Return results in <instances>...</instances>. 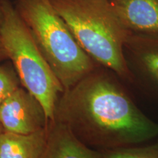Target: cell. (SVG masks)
Here are the masks:
<instances>
[{"instance_id": "7a4b0ae2", "label": "cell", "mask_w": 158, "mask_h": 158, "mask_svg": "<svg viewBox=\"0 0 158 158\" xmlns=\"http://www.w3.org/2000/svg\"><path fill=\"white\" fill-rule=\"evenodd\" d=\"M82 48L97 64L131 83L124 45L131 31L124 27L109 0H50Z\"/></svg>"}, {"instance_id": "8992f818", "label": "cell", "mask_w": 158, "mask_h": 158, "mask_svg": "<svg viewBox=\"0 0 158 158\" xmlns=\"http://www.w3.org/2000/svg\"><path fill=\"white\" fill-rule=\"evenodd\" d=\"M50 122L42 104L19 86L0 104V124L5 131L28 134L48 127Z\"/></svg>"}, {"instance_id": "3957f363", "label": "cell", "mask_w": 158, "mask_h": 158, "mask_svg": "<svg viewBox=\"0 0 158 158\" xmlns=\"http://www.w3.org/2000/svg\"><path fill=\"white\" fill-rule=\"evenodd\" d=\"M15 8L64 90L100 66L82 48L50 0H17Z\"/></svg>"}, {"instance_id": "6da1fadb", "label": "cell", "mask_w": 158, "mask_h": 158, "mask_svg": "<svg viewBox=\"0 0 158 158\" xmlns=\"http://www.w3.org/2000/svg\"><path fill=\"white\" fill-rule=\"evenodd\" d=\"M108 69L98 68L59 96L54 118L83 143L105 151L138 145L158 136V124L138 107Z\"/></svg>"}, {"instance_id": "4fadbf2b", "label": "cell", "mask_w": 158, "mask_h": 158, "mask_svg": "<svg viewBox=\"0 0 158 158\" xmlns=\"http://www.w3.org/2000/svg\"><path fill=\"white\" fill-rule=\"evenodd\" d=\"M3 130V128H2V126L1 125V124H0V133H2V131Z\"/></svg>"}, {"instance_id": "ba28073f", "label": "cell", "mask_w": 158, "mask_h": 158, "mask_svg": "<svg viewBox=\"0 0 158 158\" xmlns=\"http://www.w3.org/2000/svg\"><path fill=\"white\" fill-rule=\"evenodd\" d=\"M123 26L132 32L158 34V0H109Z\"/></svg>"}, {"instance_id": "7c38bea8", "label": "cell", "mask_w": 158, "mask_h": 158, "mask_svg": "<svg viewBox=\"0 0 158 158\" xmlns=\"http://www.w3.org/2000/svg\"><path fill=\"white\" fill-rule=\"evenodd\" d=\"M3 21V11H2V6L1 0H0V62L2 61L7 59V56L6 54V51L4 48V45L2 43V35H1V29H2V24Z\"/></svg>"}, {"instance_id": "5b68a950", "label": "cell", "mask_w": 158, "mask_h": 158, "mask_svg": "<svg viewBox=\"0 0 158 158\" xmlns=\"http://www.w3.org/2000/svg\"><path fill=\"white\" fill-rule=\"evenodd\" d=\"M124 55L132 84L158 98V34L131 31Z\"/></svg>"}, {"instance_id": "8fae6325", "label": "cell", "mask_w": 158, "mask_h": 158, "mask_svg": "<svg viewBox=\"0 0 158 158\" xmlns=\"http://www.w3.org/2000/svg\"><path fill=\"white\" fill-rule=\"evenodd\" d=\"M21 85L14 68L0 64V104Z\"/></svg>"}, {"instance_id": "30bf717a", "label": "cell", "mask_w": 158, "mask_h": 158, "mask_svg": "<svg viewBox=\"0 0 158 158\" xmlns=\"http://www.w3.org/2000/svg\"><path fill=\"white\" fill-rule=\"evenodd\" d=\"M102 158H158V140L145 145H134L101 151Z\"/></svg>"}, {"instance_id": "277c9868", "label": "cell", "mask_w": 158, "mask_h": 158, "mask_svg": "<svg viewBox=\"0 0 158 158\" xmlns=\"http://www.w3.org/2000/svg\"><path fill=\"white\" fill-rule=\"evenodd\" d=\"M3 21L1 35L7 58L11 60L21 86L42 104L49 120L64 88L51 70L15 7L1 0Z\"/></svg>"}, {"instance_id": "9c48e42d", "label": "cell", "mask_w": 158, "mask_h": 158, "mask_svg": "<svg viewBox=\"0 0 158 158\" xmlns=\"http://www.w3.org/2000/svg\"><path fill=\"white\" fill-rule=\"evenodd\" d=\"M48 127L28 134L2 130L0 158H39L46 143Z\"/></svg>"}, {"instance_id": "52a82bcc", "label": "cell", "mask_w": 158, "mask_h": 158, "mask_svg": "<svg viewBox=\"0 0 158 158\" xmlns=\"http://www.w3.org/2000/svg\"><path fill=\"white\" fill-rule=\"evenodd\" d=\"M39 158H102V154L83 143L65 124L50 120L46 143Z\"/></svg>"}]
</instances>
